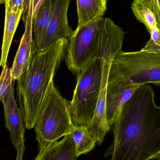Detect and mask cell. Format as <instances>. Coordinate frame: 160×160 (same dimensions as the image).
Here are the masks:
<instances>
[{
	"instance_id": "cell-1",
	"label": "cell",
	"mask_w": 160,
	"mask_h": 160,
	"mask_svg": "<svg viewBox=\"0 0 160 160\" xmlns=\"http://www.w3.org/2000/svg\"><path fill=\"white\" fill-rule=\"evenodd\" d=\"M111 160H145L160 151V106L151 86H140L119 109L113 125Z\"/></svg>"
},
{
	"instance_id": "cell-2",
	"label": "cell",
	"mask_w": 160,
	"mask_h": 160,
	"mask_svg": "<svg viewBox=\"0 0 160 160\" xmlns=\"http://www.w3.org/2000/svg\"><path fill=\"white\" fill-rule=\"evenodd\" d=\"M69 39L33 53L27 69L18 80L17 98L25 128H34L55 72L67 52Z\"/></svg>"
},
{
	"instance_id": "cell-3",
	"label": "cell",
	"mask_w": 160,
	"mask_h": 160,
	"mask_svg": "<svg viewBox=\"0 0 160 160\" xmlns=\"http://www.w3.org/2000/svg\"><path fill=\"white\" fill-rule=\"evenodd\" d=\"M125 32L109 18H103L101 40L97 56L102 64V78L99 97L95 112L92 122L87 127L97 144L101 145L106 134L110 131L106 116V96L108 78L112 62L116 55L122 50Z\"/></svg>"
},
{
	"instance_id": "cell-4",
	"label": "cell",
	"mask_w": 160,
	"mask_h": 160,
	"mask_svg": "<svg viewBox=\"0 0 160 160\" xmlns=\"http://www.w3.org/2000/svg\"><path fill=\"white\" fill-rule=\"evenodd\" d=\"M160 85V54L121 50L114 58L108 85Z\"/></svg>"
},
{
	"instance_id": "cell-5",
	"label": "cell",
	"mask_w": 160,
	"mask_h": 160,
	"mask_svg": "<svg viewBox=\"0 0 160 160\" xmlns=\"http://www.w3.org/2000/svg\"><path fill=\"white\" fill-rule=\"evenodd\" d=\"M34 128L39 150L70 134L75 128L71 119V101L63 98L54 81Z\"/></svg>"
},
{
	"instance_id": "cell-6",
	"label": "cell",
	"mask_w": 160,
	"mask_h": 160,
	"mask_svg": "<svg viewBox=\"0 0 160 160\" xmlns=\"http://www.w3.org/2000/svg\"><path fill=\"white\" fill-rule=\"evenodd\" d=\"M102 64L98 56L91 60L77 77L71 101V114L75 127L87 128L93 120L99 97Z\"/></svg>"
},
{
	"instance_id": "cell-7",
	"label": "cell",
	"mask_w": 160,
	"mask_h": 160,
	"mask_svg": "<svg viewBox=\"0 0 160 160\" xmlns=\"http://www.w3.org/2000/svg\"><path fill=\"white\" fill-rule=\"evenodd\" d=\"M102 18L77 27L69 38L65 62L75 76L97 57L101 40Z\"/></svg>"
},
{
	"instance_id": "cell-8",
	"label": "cell",
	"mask_w": 160,
	"mask_h": 160,
	"mask_svg": "<svg viewBox=\"0 0 160 160\" xmlns=\"http://www.w3.org/2000/svg\"><path fill=\"white\" fill-rule=\"evenodd\" d=\"M71 0H54L50 19L39 51L45 50L60 39H69L74 31L69 24L68 11Z\"/></svg>"
},
{
	"instance_id": "cell-9",
	"label": "cell",
	"mask_w": 160,
	"mask_h": 160,
	"mask_svg": "<svg viewBox=\"0 0 160 160\" xmlns=\"http://www.w3.org/2000/svg\"><path fill=\"white\" fill-rule=\"evenodd\" d=\"M32 5L24 8L23 19L25 31L21 39L18 51L14 58L11 69L13 81H18L27 69L32 57L33 49V18Z\"/></svg>"
},
{
	"instance_id": "cell-10",
	"label": "cell",
	"mask_w": 160,
	"mask_h": 160,
	"mask_svg": "<svg viewBox=\"0 0 160 160\" xmlns=\"http://www.w3.org/2000/svg\"><path fill=\"white\" fill-rule=\"evenodd\" d=\"M4 108L6 128L9 131L11 143L16 150L24 139L25 126L21 109L14 98V83L1 100Z\"/></svg>"
},
{
	"instance_id": "cell-11",
	"label": "cell",
	"mask_w": 160,
	"mask_h": 160,
	"mask_svg": "<svg viewBox=\"0 0 160 160\" xmlns=\"http://www.w3.org/2000/svg\"><path fill=\"white\" fill-rule=\"evenodd\" d=\"M140 87L138 85H121L107 86L106 116L110 127L113 126L115 122L119 109L131 98Z\"/></svg>"
},
{
	"instance_id": "cell-12",
	"label": "cell",
	"mask_w": 160,
	"mask_h": 160,
	"mask_svg": "<svg viewBox=\"0 0 160 160\" xmlns=\"http://www.w3.org/2000/svg\"><path fill=\"white\" fill-rule=\"evenodd\" d=\"M53 0H43L33 14V53L39 51L50 19Z\"/></svg>"
},
{
	"instance_id": "cell-13",
	"label": "cell",
	"mask_w": 160,
	"mask_h": 160,
	"mask_svg": "<svg viewBox=\"0 0 160 160\" xmlns=\"http://www.w3.org/2000/svg\"><path fill=\"white\" fill-rule=\"evenodd\" d=\"M75 145L69 134L59 142L40 150L34 160H77Z\"/></svg>"
},
{
	"instance_id": "cell-14",
	"label": "cell",
	"mask_w": 160,
	"mask_h": 160,
	"mask_svg": "<svg viewBox=\"0 0 160 160\" xmlns=\"http://www.w3.org/2000/svg\"><path fill=\"white\" fill-rule=\"evenodd\" d=\"M5 7L4 27L2 47L1 66L3 67L7 64L8 56L15 32L18 25L24 9L13 11L7 3L4 4Z\"/></svg>"
},
{
	"instance_id": "cell-15",
	"label": "cell",
	"mask_w": 160,
	"mask_h": 160,
	"mask_svg": "<svg viewBox=\"0 0 160 160\" xmlns=\"http://www.w3.org/2000/svg\"><path fill=\"white\" fill-rule=\"evenodd\" d=\"M108 0H77L78 24L80 27L103 18Z\"/></svg>"
},
{
	"instance_id": "cell-16",
	"label": "cell",
	"mask_w": 160,
	"mask_h": 160,
	"mask_svg": "<svg viewBox=\"0 0 160 160\" xmlns=\"http://www.w3.org/2000/svg\"><path fill=\"white\" fill-rule=\"evenodd\" d=\"M69 135L75 145L78 157L92 151L97 143L96 140L86 128L75 127Z\"/></svg>"
},
{
	"instance_id": "cell-17",
	"label": "cell",
	"mask_w": 160,
	"mask_h": 160,
	"mask_svg": "<svg viewBox=\"0 0 160 160\" xmlns=\"http://www.w3.org/2000/svg\"><path fill=\"white\" fill-rule=\"evenodd\" d=\"M131 8L137 19L144 24L149 33L152 29L157 27L154 13L140 1L134 0L132 4Z\"/></svg>"
},
{
	"instance_id": "cell-18",
	"label": "cell",
	"mask_w": 160,
	"mask_h": 160,
	"mask_svg": "<svg viewBox=\"0 0 160 160\" xmlns=\"http://www.w3.org/2000/svg\"><path fill=\"white\" fill-rule=\"evenodd\" d=\"M14 83L12 69L6 64L3 67L0 79V101L9 92Z\"/></svg>"
},
{
	"instance_id": "cell-19",
	"label": "cell",
	"mask_w": 160,
	"mask_h": 160,
	"mask_svg": "<svg viewBox=\"0 0 160 160\" xmlns=\"http://www.w3.org/2000/svg\"><path fill=\"white\" fill-rule=\"evenodd\" d=\"M151 38L146 46L141 50L146 52L160 54V31L154 28L150 31Z\"/></svg>"
},
{
	"instance_id": "cell-20",
	"label": "cell",
	"mask_w": 160,
	"mask_h": 160,
	"mask_svg": "<svg viewBox=\"0 0 160 160\" xmlns=\"http://www.w3.org/2000/svg\"><path fill=\"white\" fill-rule=\"evenodd\" d=\"M153 12L156 17L157 28L160 31V0H138Z\"/></svg>"
},
{
	"instance_id": "cell-21",
	"label": "cell",
	"mask_w": 160,
	"mask_h": 160,
	"mask_svg": "<svg viewBox=\"0 0 160 160\" xmlns=\"http://www.w3.org/2000/svg\"><path fill=\"white\" fill-rule=\"evenodd\" d=\"M24 2L25 0H6L5 3H7L13 11H18L24 9Z\"/></svg>"
},
{
	"instance_id": "cell-22",
	"label": "cell",
	"mask_w": 160,
	"mask_h": 160,
	"mask_svg": "<svg viewBox=\"0 0 160 160\" xmlns=\"http://www.w3.org/2000/svg\"><path fill=\"white\" fill-rule=\"evenodd\" d=\"M24 139L22 140L17 149V156L16 160H23V156L24 152L25 147L24 145Z\"/></svg>"
},
{
	"instance_id": "cell-23",
	"label": "cell",
	"mask_w": 160,
	"mask_h": 160,
	"mask_svg": "<svg viewBox=\"0 0 160 160\" xmlns=\"http://www.w3.org/2000/svg\"><path fill=\"white\" fill-rule=\"evenodd\" d=\"M30 1L32 2L33 8V11H34V13L37 9V8L39 7L43 0H30Z\"/></svg>"
},
{
	"instance_id": "cell-24",
	"label": "cell",
	"mask_w": 160,
	"mask_h": 160,
	"mask_svg": "<svg viewBox=\"0 0 160 160\" xmlns=\"http://www.w3.org/2000/svg\"><path fill=\"white\" fill-rule=\"evenodd\" d=\"M145 160H160V151L152 155Z\"/></svg>"
},
{
	"instance_id": "cell-25",
	"label": "cell",
	"mask_w": 160,
	"mask_h": 160,
	"mask_svg": "<svg viewBox=\"0 0 160 160\" xmlns=\"http://www.w3.org/2000/svg\"><path fill=\"white\" fill-rule=\"evenodd\" d=\"M0 1H1V4H4L5 2L6 1V0H0Z\"/></svg>"
}]
</instances>
